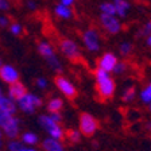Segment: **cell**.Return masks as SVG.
Returning a JSON list of instances; mask_svg holds the SVG:
<instances>
[{"mask_svg": "<svg viewBox=\"0 0 151 151\" xmlns=\"http://www.w3.org/2000/svg\"><path fill=\"white\" fill-rule=\"evenodd\" d=\"M28 7H30V8H32V9H34V8H35V4H34V1H31V0H30V1H28Z\"/></svg>", "mask_w": 151, "mask_h": 151, "instance_id": "31", "label": "cell"}, {"mask_svg": "<svg viewBox=\"0 0 151 151\" xmlns=\"http://www.w3.org/2000/svg\"><path fill=\"white\" fill-rule=\"evenodd\" d=\"M0 109H4L7 112H11V113H15L16 111V104L14 100H11L9 97H6L4 96L3 101H1V105H0Z\"/></svg>", "mask_w": 151, "mask_h": 151, "instance_id": "14", "label": "cell"}, {"mask_svg": "<svg viewBox=\"0 0 151 151\" xmlns=\"http://www.w3.org/2000/svg\"><path fill=\"white\" fill-rule=\"evenodd\" d=\"M0 151H1V150H0Z\"/></svg>", "mask_w": 151, "mask_h": 151, "instance_id": "40", "label": "cell"}, {"mask_svg": "<svg viewBox=\"0 0 151 151\" xmlns=\"http://www.w3.org/2000/svg\"><path fill=\"white\" fill-rule=\"evenodd\" d=\"M115 81L109 77H105L103 80H97L96 82V93H97V99L99 101L104 103V101L109 100L113 97L115 93Z\"/></svg>", "mask_w": 151, "mask_h": 151, "instance_id": "2", "label": "cell"}, {"mask_svg": "<svg viewBox=\"0 0 151 151\" xmlns=\"http://www.w3.org/2000/svg\"><path fill=\"white\" fill-rule=\"evenodd\" d=\"M100 20H101V23H103L104 27L107 28L108 32H111V34H117V32H119L120 24H119V22H117V19L113 15H108V14L103 12Z\"/></svg>", "mask_w": 151, "mask_h": 151, "instance_id": "9", "label": "cell"}, {"mask_svg": "<svg viewBox=\"0 0 151 151\" xmlns=\"http://www.w3.org/2000/svg\"><path fill=\"white\" fill-rule=\"evenodd\" d=\"M0 80L9 85L19 80V73L16 72V69L14 66L3 65L1 63V66H0Z\"/></svg>", "mask_w": 151, "mask_h": 151, "instance_id": "7", "label": "cell"}, {"mask_svg": "<svg viewBox=\"0 0 151 151\" xmlns=\"http://www.w3.org/2000/svg\"><path fill=\"white\" fill-rule=\"evenodd\" d=\"M9 31L12 32L14 35H20L22 34V31H23V28H22V26L19 24V23L12 22V23H9Z\"/></svg>", "mask_w": 151, "mask_h": 151, "instance_id": "21", "label": "cell"}, {"mask_svg": "<svg viewBox=\"0 0 151 151\" xmlns=\"http://www.w3.org/2000/svg\"><path fill=\"white\" fill-rule=\"evenodd\" d=\"M60 47H61V50H62V53L65 54L73 63L80 62L81 55H80V51H78V49H77V45L73 41H70V39H61Z\"/></svg>", "mask_w": 151, "mask_h": 151, "instance_id": "5", "label": "cell"}, {"mask_svg": "<svg viewBox=\"0 0 151 151\" xmlns=\"http://www.w3.org/2000/svg\"><path fill=\"white\" fill-rule=\"evenodd\" d=\"M73 3V0H62V4L63 6H70Z\"/></svg>", "mask_w": 151, "mask_h": 151, "instance_id": "30", "label": "cell"}, {"mask_svg": "<svg viewBox=\"0 0 151 151\" xmlns=\"http://www.w3.org/2000/svg\"><path fill=\"white\" fill-rule=\"evenodd\" d=\"M42 147H43L45 151H63L62 145H61L60 142L57 140V139H54V138H50V139L43 140Z\"/></svg>", "mask_w": 151, "mask_h": 151, "instance_id": "12", "label": "cell"}, {"mask_svg": "<svg viewBox=\"0 0 151 151\" xmlns=\"http://www.w3.org/2000/svg\"><path fill=\"white\" fill-rule=\"evenodd\" d=\"M55 14L58 16H61V18H70V15H72V12H70V9L68 8V6H63V4L57 7Z\"/></svg>", "mask_w": 151, "mask_h": 151, "instance_id": "19", "label": "cell"}, {"mask_svg": "<svg viewBox=\"0 0 151 151\" xmlns=\"http://www.w3.org/2000/svg\"><path fill=\"white\" fill-rule=\"evenodd\" d=\"M26 93H27V88H26L24 85L19 81V80L15 81V82H12V84H9L8 97L11 99V100H14L15 103L19 100V99H22Z\"/></svg>", "mask_w": 151, "mask_h": 151, "instance_id": "8", "label": "cell"}, {"mask_svg": "<svg viewBox=\"0 0 151 151\" xmlns=\"http://www.w3.org/2000/svg\"><path fill=\"white\" fill-rule=\"evenodd\" d=\"M54 84L57 85V88L60 89L69 100H74V99L78 96L77 89H76L66 78H63L62 76H55V77H54Z\"/></svg>", "mask_w": 151, "mask_h": 151, "instance_id": "6", "label": "cell"}, {"mask_svg": "<svg viewBox=\"0 0 151 151\" xmlns=\"http://www.w3.org/2000/svg\"><path fill=\"white\" fill-rule=\"evenodd\" d=\"M115 1H117V0H115Z\"/></svg>", "mask_w": 151, "mask_h": 151, "instance_id": "39", "label": "cell"}, {"mask_svg": "<svg viewBox=\"0 0 151 151\" xmlns=\"http://www.w3.org/2000/svg\"><path fill=\"white\" fill-rule=\"evenodd\" d=\"M140 34H145V35H151V22H148L147 24L145 26V28H142V31L139 32V35Z\"/></svg>", "mask_w": 151, "mask_h": 151, "instance_id": "27", "label": "cell"}, {"mask_svg": "<svg viewBox=\"0 0 151 151\" xmlns=\"http://www.w3.org/2000/svg\"><path fill=\"white\" fill-rule=\"evenodd\" d=\"M148 45L151 46V35H150V38H148Z\"/></svg>", "mask_w": 151, "mask_h": 151, "instance_id": "35", "label": "cell"}, {"mask_svg": "<svg viewBox=\"0 0 151 151\" xmlns=\"http://www.w3.org/2000/svg\"><path fill=\"white\" fill-rule=\"evenodd\" d=\"M47 109H49V112H50V113L60 112V111L62 109V100H61V99H58V97L50 100V103H49V105H47Z\"/></svg>", "mask_w": 151, "mask_h": 151, "instance_id": "16", "label": "cell"}, {"mask_svg": "<svg viewBox=\"0 0 151 151\" xmlns=\"http://www.w3.org/2000/svg\"><path fill=\"white\" fill-rule=\"evenodd\" d=\"M142 100L145 101V103H150L151 101V84L142 92Z\"/></svg>", "mask_w": 151, "mask_h": 151, "instance_id": "23", "label": "cell"}, {"mask_svg": "<svg viewBox=\"0 0 151 151\" xmlns=\"http://www.w3.org/2000/svg\"><path fill=\"white\" fill-rule=\"evenodd\" d=\"M16 104H18L16 107H19L23 112L32 113L35 111V108H38V107H41L42 105V100L39 97H37V96H34V94H31V93H28L27 92L22 99H19V100L16 101Z\"/></svg>", "mask_w": 151, "mask_h": 151, "instance_id": "4", "label": "cell"}, {"mask_svg": "<svg viewBox=\"0 0 151 151\" xmlns=\"http://www.w3.org/2000/svg\"><path fill=\"white\" fill-rule=\"evenodd\" d=\"M116 63H117L116 57L111 53H107V54H104L103 58L99 61V68L105 70V72H111V70H113V68L116 66Z\"/></svg>", "mask_w": 151, "mask_h": 151, "instance_id": "10", "label": "cell"}, {"mask_svg": "<svg viewBox=\"0 0 151 151\" xmlns=\"http://www.w3.org/2000/svg\"><path fill=\"white\" fill-rule=\"evenodd\" d=\"M101 11L104 14H108V15H113L116 14V9H115V4H111V3H104L101 6Z\"/></svg>", "mask_w": 151, "mask_h": 151, "instance_id": "20", "label": "cell"}, {"mask_svg": "<svg viewBox=\"0 0 151 151\" xmlns=\"http://www.w3.org/2000/svg\"><path fill=\"white\" fill-rule=\"evenodd\" d=\"M37 85L39 86V88H46L47 82H46V80H43V78H38L37 80Z\"/></svg>", "mask_w": 151, "mask_h": 151, "instance_id": "29", "label": "cell"}, {"mask_svg": "<svg viewBox=\"0 0 151 151\" xmlns=\"http://www.w3.org/2000/svg\"><path fill=\"white\" fill-rule=\"evenodd\" d=\"M135 96V88L134 86H131V88H128L126 91V93L123 94V100L124 101H129V100H132V97Z\"/></svg>", "mask_w": 151, "mask_h": 151, "instance_id": "24", "label": "cell"}, {"mask_svg": "<svg viewBox=\"0 0 151 151\" xmlns=\"http://www.w3.org/2000/svg\"><path fill=\"white\" fill-rule=\"evenodd\" d=\"M1 63H3V62H1V60H0V66H1Z\"/></svg>", "mask_w": 151, "mask_h": 151, "instance_id": "36", "label": "cell"}, {"mask_svg": "<svg viewBox=\"0 0 151 151\" xmlns=\"http://www.w3.org/2000/svg\"><path fill=\"white\" fill-rule=\"evenodd\" d=\"M128 7H129V4L127 3V1H124V0H117V1H115V9H116V14H119V15H122V16L126 15V11H127Z\"/></svg>", "mask_w": 151, "mask_h": 151, "instance_id": "17", "label": "cell"}, {"mask_svg": "<svg viewBox=\"0 0 151 151\" xmlns=\"http://www.w3.org/2000/svg\"><path fill=\"white\" fill-rule=\"evenodd\" d=\"M3 99H4V94H3V92H1V88H0V105H1V101H3Z\"/></svg>", "mask_w": 151, "mask_h": 151, "instance_id": "32", "label": "cell"}, {"mask_svg": "<svg viewBox=\"0 0 151 151\" xmlns=\"http://www.w3.org/2000/svg\"><path fill=\"white\" fill-rule=\"evenodd\" d=\"M22 147H23L22 143L18 142V140H15V139H12V140L8 143V151H19Z\"/></svg>", "mask_w": 151, "mask_h": 151, "instance_id": "22", "label": "cell"}, {"mask_svg": "<svg viewBox=\"0 0 151 151\" xmlns=\"http://www.w3.org/2000/svg\"><path fill=\"white\" fill-rule=\"evenodd\" d=\"M84 42L86 45L89 50L96 51L99 49V39H97V34L93 31V30H89L84 34Z\"/></svg>", "mask_w": 151, "mask_h": 151, "instance_id": "11", "label": "cell"}, {"mask_svg": "<svg viewBox=\"0 0 151 151\" xmlns=\"http://www.w3.org/2000/svg\"><path fill=\"white\" fill-rule=\"evenodd\" d=\"M150 109H151V104H150Z\"/></svg>", "mask_w": 151, "mask_h": 151, "instance_id": "38", "label": "cell"}, {"mask_svg": "<svg viewBox=\"0 0 151 151\" xmlns=\"http://www.w3.org/2000/svg\"><path fill=\"white\" fill-rule=\"evenodd\" d=\"M19 151H35V150H32V148H26L24 146H23V147L20 148V150H19Z\"/></svg>", "mask_w": 151, "mask_h": 151, "instance_id": "33", "label": "cell"}, {"mask_svg": "<svg viewBox=\"0 0 151 151\" xmlns=\"http://www.w3.org/2000/svg\"><path fill=\"white\" fill-rule=\"evenodd\" d=\"M63 135H65V139H68V140L72 143V145H74V143H80V132L76 131V129H66L65 132H63Z\"/></svg>", "mask_w": 151, "mask_h": 151, "instance_id": "15", "label": "cell"}, {"mask_svg": "<svg viewBox=\"0 0 151 151\" xmlns=\"http://www.w3.org/2000/svg\"><path fill=\"white\" fill-rule=\"evenodd\" d=\"M3 138V131H1V128H0V139Z\"/></svg>", "mask_w": 151, "mask_h": 151, "instance_id": "34", "label": "cell"}, {"mask_svg": "<svg viewBox=\"0 0 151 151\" xmlns=\"http://www.w3.org/2000/svg\"><path fill=\"white\" fill-rule=\"evenodd\" d=\"M22 140L26 145H35L38 142V136L35 134H32V132H26V134L22 135Z\"/></svg>", "mask_w": 151, "mask_h": 151, "instance_id": "18", "label": "cell"}, {"mask_svg": "<svg viewBox=\"0 0 151 151\" xmlns=\"http://www.w3.org/2000/svg\"><path fill=\"white\" fill-rule=\"evenodd\" d=\"M99 129V122L89 113H81L80 115V132L86 138L94 135V132Z\"/></svg>", "mask_w": 151, "mask_h": 151, "instance_id": "3", "label": "cell"}, {"mask_svg": "<svg viewBox=\"0 0 151 151\" xmlns=\"http://www.w3.org/2000/svg\"><path fill=\"white\" fill-rule=\"evenodd\" d=\"M38 50H39V54H41L42 57H45L46 60H49L50 57L54 55L53 47H51L49 43H46V42H42V43H39V47H38Z\"/></svg>", "mask_w": 151, "mask_h": 151, "instance_id": "13", "label": "cell"}, {"mask_svg": "<svg viewBox=\"0 0 151 151\" xmlns=\"http://www.w3.org/2000/svg\"><path fill=\"white\" fill-rule=\"evenodd\" d=\"M131 50H132V46H129L128 43H124L122 47H120V53L124 54V55H128V54L131 53Z\"/></svg>", "mask_w": 151, "mask_h": 151, "instance_id": "25", "label": "cell"}, {"mask_svg": "<svg viewBox=\"0 0 151 151\" xmlns=\"http://www.w3.org/2000/svg\"><path fill=\"white\" fill-rule=\"evenodd\" d=\"M9 8L8 0H0V11H6Z\"/></svg>", "mask_w": 151, "mask_h": 151, "instance_id": "28", "label": "cell"}, {"mask_svg": "<svg viewBox=\"0 0 151 151\" xmlns=\"http://www.w3.org/2000/svg\"><path fill=\"white\" fill-rule=\"evenodd\" d=\"M11 20H9L8 16H0V27H7L9 26Z\"/></svg>", "mask_w": 151, "mask_h": 151, "instance_id": "26", "label": "cell"}, {"mask_svg": "<svg viewBox=\"0 0 151 151\" xmlns=\"http://www.w3.org/2000/svg\"><path fill=\"white\" fill-rule=\"evenodd\" d=\"M0 146H1V139H0Z\"/></svg>", "mask_w": 151, "mask_h": 151, "instance_id": "37", "label": "cell"}, {"mask_svg": "<svg viewBox=\"0 0 151 151\" xmlns=\"http://www.w3.org/2000/svg\"><path fill=\"white\" fill-rule=\"evenodd\" d=\"M0 128L6 136L15 139L19 135V120L15 117V113L0 109Z\"/></svg>", "mask_w": 151, "mask_h": 151, "instance_id": "1", "label": "cell"}]
</instances>
